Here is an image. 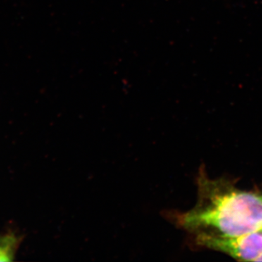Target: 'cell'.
<instances>
[{
    "mask_svg": "<svg viewBox=\"0 0 262 262\" xmlns=\"http://www.w3.org/2000/svg\"><path fill=\"white\" fill-rule=\"evenodd\" d=\"M196 234L239 236L262 229V194L241 190L226 179H198V202L179 220Z\"/></svg>",
    "mask_w": 262,
    "mask_h": 262,
    "instance_id": "cell-1",
    "label": "cell"
},
{
    "mask_svg": "<svg viewBox=\"0 0 262 262\" xmlns=\"http://www.w3.org/2000/svg\"><path fill=\"white\" fill-rule=\"evenodd\" d=\"M200 246L221 251L239 261H256L262 253V229L239 236L196 234Z\"/></svg>",
    "mask_w": 262,
    "mask_h": 262,
    "instance_id": "cell-2",
    "label": "cell"
},
{
    "mask_svg": "<svg viewBox=\"0 0 262 262\" xmlns=\"http://www.w3.org/2000/svg\"><path fill=\"white\" fill-rule=\"evenodd\" d=\"M18 244V237L14 234L0 236V262L13 261Z\"/></svg>",
    "mask_w": 262,
    "mask_h": 262,
    "instance_id": "cell-3",
    "label": "cell"
},
{
    "mask_svg": "<svg viewBox=\"0 0 262 262\" xmlns=\"http://www.w3.org/2000/svg\"><path fill=\"white\" fill-rule=\"evenodd\" d=\"M256 261H262V253L259 255V256L256 258Z\"/></svg>",
    "mask_w": 262,
    "mask_h": 262,
    "instance_id": "cell-4",
    "label": "cell"
}]
</instances>
